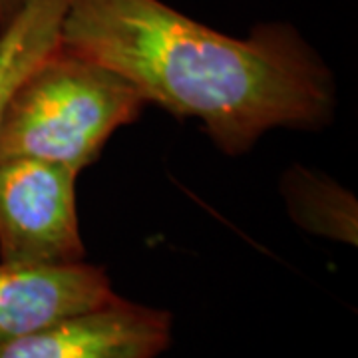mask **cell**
Here are the masks:
<instances>
[{"mask_svg": "<svg viewBox=\"0 0 358 358\" xmlns=\"http://www.w3.org/2000/svg\"><path fill=\"white\" fill-rule=\"evenodd\" d=\"M58 42L126 78L148 106L197 120L229 157L275 129L320 134L338 115L333 68L287 20L237 38L164 0H70Z\"/></svg>", "mask_w": 358, "mask_h": 358, "instance_id": "6da1fadb", "label": "cell"}, {"mask_svg": "<svg viewBox=\"0 0 358 358\" xmlns=\"http://www.w3.org/2000/svg\"><path fill=\"white\" fill-rule=\"evenodd\" d=\"M145 106L126 78L56 42L4 106L0 159L34 157L82 173Z\"/></svg>", "mask_w": 358, "mask_h": 358, "instance_id": "7a4b0ae2", "label": "cell"}, {"mask_svg": "<svg viewBox=\"0 0 358 358\" xmlns=\"http://www.w3.org/2000/svg\"><path fill=\"white\" fill-rule=\"evenodd\" d=\"M70 167L34 157L0 159V261L68 265L86 261Z\"/></svg>", "mask_w": 358, "mask_h": 358, "instance_id": "3957f363", "label": "cell"}, {"mask_svg": "<svg viewBox=\"0 0 358 358\" xmlns=\"http://www.w3.org/2000/svg\"><path fill=\"white\" fill-rule=\"evenodd\" d=\"M173 345V315L117 294L0 346V358H159Z\"/></svg>", "mask_w": 358, "mask_h": 358, "instance_id": "277c9868", "label": "cell"}, {"mask_svg": "<svg viewBox=\"0 0 358 358\" xmlns=\"http://www.w3.org/2000/svg\"><path fill=\"white\" fill-rule=\"evenodd\" d=\"M115 296L112 277L102 265L0 261V346L56 320L102 307Z\"/></svg>", "mask_w": 358, "mask_h": 358, "instance_id": "5b68a950", "label": "cell"}, {"mask_svg": "<svg viewBox=\"0 0 358 358\" xmlns=\"http://www.w3.org/2000/svg\"><path fill=\"white\" fill-rule=\"evenodd\" d=\"M279 193L301 231L333 243L358 245V199L341 181L315 167L293 164L282 171Z\"/></svg>", "mask_w": 358, "mask_h": 358, "instance_id": "8992f818", "label": "cell"}, {"mask_svg": "<svg viewBox=\"0 0 358 358\" xmlns=\"http://www.w3.org/2000/svg\"><path fill=\"white\" fill-rule=\"evenodd\" d=\"M70 0H26L0 28V115L24 74L58 42Z\"/></svg>", "mask_w": 358, "mask_h": 358, "instance_id": "52a82bcc", "label": "cell"}, {"mask_svg": "<svg viewBox=\"0 0 358 358\" xmlns=\"http://www.w3.org/2000/svg\"><path fill=\"white\" fill-rule=\"evenodd\" d=\"M24 2L26 0H0V28L13 20L14 14L24 6Z\"/></svg>", "mask_w": 358, "mask_h": 358, "instance_id": "ba28073f", "label": "cell"}]
</instances>
